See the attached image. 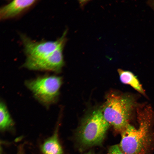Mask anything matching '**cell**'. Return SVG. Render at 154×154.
<instances>
[{
	"label": "cell",
	"instance_id": "6da1fadb",
	"mask_svg": "<svg viewBox=\"0 0 154 154\" xmlns=\"http://www.w3.org/2000/svg\"><path fill=\"white\" fill-rule=\"evenodd\" d=\"M139 126L128 124L121 133L119 145L125 154H147L153 141L151 128L154 112L150 105H138L136 108Z\"/></svg>",
	"mask_w": 154,
	"mask_h": 154
},
{
	"label": "cell",
	"instance_id": "7a4b0ae2",
	"mask_svg": "<svg viewBox=\"0 0 154 154\" xmlns=\"http://www.w3.org/2000/svg\"><path fill=\"white\" fill-rule=\"evenodd\" d=\"M137 105L132 95L112 91L106 95L101 110L110 125L117 131L121 132L129 124L132 113Z\"/></svg>",
	"mask_w": 154,
	"mask_h": 154
},
{
	"label": "cell",
	"instance_id": "3957f363",
	"mask_svg": "<svg viewBox=\"0 0 154 154\" xmlns=\"http://www.w3.org/2000/svg\"><path fill=\"white\" fill-rule=\"evenodd\" d=\"M110 125L101 109L94 111L85 118L79 128L77 137L80 144L86 147L100 144Z\"/></svg>",
	"mask_w": 154,
	"mask_h": 154
},
{
	"label": "cell",
	"instance_id": "277c9868",
	"mask_svg": "<svg viewBox=\"0 0 154 154\" xmlns=\"http://www.w3.org/2000/svg\"><path fill=\"white\" fill-rule=\"evenodd\" d=\"M62 83L61 77L49 76L28 81L26 85L37 99L43 104L48 105L56 100Z\"/></svg>",
	"mask_w": 154,
	"mask_h": 154
},
{
	"label": "cell",
	"instance_id": "5b68a950",
	"mask_svg": "<svg viewBox=\"0 0 154 154\" xmlns=\"http://www.w3.org/2000/svg\"><path fill=\"white\" fill-rule=\"evenodd\" d=\"M67 33L66 30L61 37L54 41H36L25 34H21L24 52L27 57L26 60L33 61L46 57L59 47L65 46Z\"/></svg>",
	"mask_w": 154,
	"mask_h": 154
},
{
	"label": "cell",
	"instance_id": "8992f818",
	"mask_svg": "<svg viewBox=\"0 0 154 154\" xmlns=\"http://www.w3.org/2000/svg\"><path fill=\"white\" fill-rule=\"evenodd\" d=\"M63 46L47 56L33 61H26L24 66L30 69L58 72L64 65Z\"/></svg>",
	"mask_w": 154,
	"mask_h": 154
},
{
	"label": "cell",
	"instance_id": "52a82bcc",
	"mask_svg": "<svg viewBox=\"0 0 154 154\" xmlns=\"http://www.w3.org/2000/svg\"><path fill=\"white\" fill-rule=\"evenodd\" d=\"M37 1L15 0L1 7L0 10L1 20L16 17L35 5Z\"/></svg>",
	"mask_w": 154,
	"mask_h": 154
},
{
	"label": "cell",
	"instance_id": "ba28073f",
	"mask_svg": "<svg viewBox=\"0 0 154 154\" xmlns=\"http://www.w3.org/2000/svg\"><path fill=\"white\" fill-rule=\"evenodd\" d=\"M120 80L123 84L129 85L142 95L145 96V91L136 76L131 72L120 69L117 70Z\"/></svg>",
	"mask_w": 154,
	"mask_h": 154
},
{
	"label": "cell",
	"instance_id": "9c48e42d",
	"mask_svg": "<svg viewBox=\"0 0 154 154\" xmlns=\"http://www.w3.org/2000/svg\"><path fill=\"white\" fill-rule=\"evenodd\" d=\"M41 149L43 154H63L62 149L56 133L45 141Z\"/></svg>",
	"mask_w": 154,
	"mask_h": 154
},
{
	"label": "cell",
	"instance_id": "30bf717a",
	"mask_svg": "<svg viewBox=\"0 0 154 154\" xmlns=\"http://www.w3.org/2000/svg\"><path fill=\"white\" fill-rule=\"evenodd\" d=\"M0 128L4 130L11 126L13 121L7 108L3 102L0 104Z\"/></svg>",
	"mask_w": 154,
	"mask_h": 154
},
{
	"label": "cell",
	"instance_id": "8fae6325",
	"mask_svg": "<svg viewBox=\"0 0 154 154\" xmlns=\"http://www.w3.org/2000/svg\"><path fill=\"white\" fill-rule=\"evenodd\" d=\"M108 154H125L120 149L119 145H115L110 147Z\"/></svg>",
	"mask_w": 154,
	"mask_h": 154
},
{
	"label": "cell",
	"instance_id": "7c38bea8",
	"mask_svg": "<svg viewBox=\"0 0 154 154\" xmlns=\"http://www.w3.org/2000/svg\"><path fill=\"white\" fill-rule=\"evenodd\" d=\"M86 154H93L92 153H86Z\"/></svg>",
	"mask_w": 154,
	"mask_h": 154
}]
</instances>
